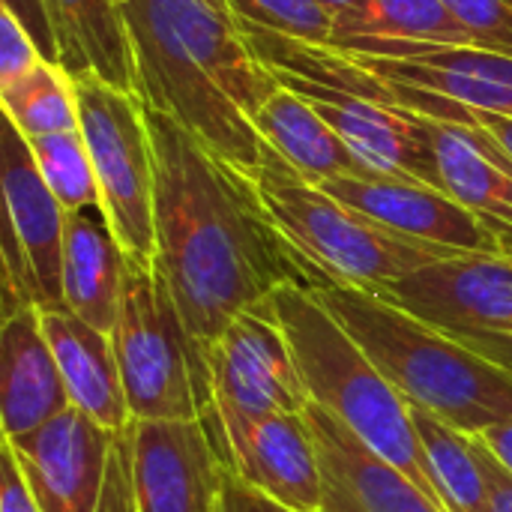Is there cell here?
<instances>
[{
	"label": "cell",
	"instance_id": "obj_29",
	"mask_svg": "<svg viewBox=\"0 0 512 512\" xmlns=\"http://www.w3.org/2000/svg\"><path fill=\"white\" fill-rule=\"evenodd\" d=\"M474 45L512 54V0H441Z\"/></svg>",
	"mask_w": 512,
	"mask_h": 512
},
{
	"label": "cell",
	"instance_id": "obj_28",
	"mask_svg": "<svg viewBox=\"0 0 512 512\" xmlns=\"http://www.w3.org/2000/svg\"><path fill=\"white\" fill-rule=\"evenodd\" d=\"M228 9L252 27L312 45H330L336 12L321 0H228Z\"/></svg>",
	"mask_w": 512,
	"mask_h": 512
},
{
	"label": "cell",
	"instance_id": "obj_19",
	"mask_svg": "<svg viewBox=\"0 0 512 512\" xmlns=\"http://www.w3.org/2000/svg\"><path fill=\"white\" fill-rule=\"evenodd\" d=\"M39 321L72 408L108 432H126L132 414L111 336L90 327L66 306H39Z\"/></svg>",
	"mask_w": 512,
	"mask_h": 512
},
{
	"label": "cell",
	"instance_id": "obj_15",
	"mask_svg": "<svg viewBox=\"0 0 512 512\" xmlns=\"http://www.w3.org/2000/svg\"><path fill=\"white\" fill-rule=\"evenodd\" d=\"M228 468L297 512H321L324 471L303 414H276L222 438Z\"/></svg>",
	"mask_w": 512,
	"mask_h": 512
},
{
	"label": "cell",
	"instance_id": "obj_21",
	"mask_svg": "<svg viewBox=\"0 0 512 512\" xmlns=\"http://www.w3.org/2000/svg\"><path fill=\"white\" fill-rule=\"evenodd\" d=\"M441 189L512 246V159L477 123L432 120Z\"/></svg>",
	"mask_w": 512,
	"mask_h": 512
},
{
	"label": "cell",
	"instance_id": "obj_22",
	"mask_svg": "<svg viewBox=\"0 0 512 512\" xmlns=\"http://www.w3.org/2000/svg\"><path fill=\"white\" fill-rule=\"evenodd\" d=\"M474 45L441 0H357L333 24L330 48L348 57H405L426 48Z\"/></svg>",
	"mask_w": 512,
	"mask_h": 512
},
{
	"label": "cell",
	"instance_id": "obj_27",
	"mask_svg": "<svg viewBox=\"0 0 512 512\" xmlns=\"http://www.w3.org/2000/svg\"><path fill=\"white\" fill-rule=\"evenodd\" d=\"M27 144H30V153L36 159L42 180L48 183V189L54 192V198L63 204L66 213L102 204L96 171H93L90 150H87L81 129L27 138Z\"/></svg>",
	"mask_w": 512,
	"mask_h": 512
},
{
	"label": "cell",
	"instance_id": "obj_40",
	"mask_svg": "<svg viewBox=\"0 0 512 512\" xmlns=\"http://www.w3.org/2000/svg\"><path fill=\"white\" fill-rule=\"evenodd\" d=\"M225 3H228V0H225Z\"/></svg>",
	"mask_w": 512,
	"mask_h": 512
},
{
	"label": "cell",
	"instance_id": "obj_20",
	"mask_svg": "<svg viewBox=\"0 0 512 512\" xmlns=\"http://www.w3.org/2000/svg\"><path fill=\"white\" fill-rule=\"evenodd\" d=\"M129 276V255L120 246L102 204L66 213L63 234V306L90 327L111 336Z\"/></svg>",
	"mask_w": 512,
	"mask_h": 512
},
{
	"label": "cell",
	"instance_id": "obj_31",
	"mask_svg": "<svg viewBox=\"0 0 512 512\" xmlns=\"http://www.w3.org/2000/svg\"><path fill=\"white\" fill-rule=\"evenodd\" d=\"M0 9H6L9 15L18 18V24L33 36V42L39 45V51H42L45 60L60 63L57 39H54V27H51L48 3L45 0H0Z\"/></svg>",
	"mask_w": 512,
	"mask_h": 512
},
{
	"label": "cell",
	"instance_id": "obj_12",
	"mask_svg": "<svg viewBox=\"0 0 512 512\" xmlns=\"http://www.w3.org/2000/svg\"><path fill=\"white\" fill-rule=\"evenodd\" d=\"M117 432L69 408L21 438H3L42 512H99Z\"/></svg>",
	"mask_w": 512,
	"mask_h": 512
},
{
	"label": "cell",
	"instance_id": "obj_1",
	"mask_svg": "<svg viewBox=\"0 0 512 512\" xmlns=\"http://www.w3.org/2000/svg\"><path fill=\"white\" fill-rule=\"evenodd\" d=\"M144 117L156 165L153 264L207 363V351L240 312L282 285L321 282L279 234L249 174L168 114L144 105Z\"/></svg>",
	"mask_w": 512,
	"mask_h": 512
},
{
	"label": "cell",
	"instance_id": "obj_34",
	"mask_svg": "<svg viewBox=\"0 0 512 512\" xmlns=\"http://www.w3.org/2000/svg\"><path fill=\"white\" fill-rule=\"evenodd\" d=\"M0 512H42L6 444L0 447Z\"/></svg>",
	"mask_w": 512,
	"mask_h": 512
},
{
	"label": "cell",
	"instance_id": "obj_16",
	"mask_svg": "<svg viewBox=\"0 0 512 512\" xmlns=\"http://www.w3.org/2000/svg\"><path fill=\"white\" fill-rule=\"evenodd\" d=\"M0 189H3V225L24 249L42 306H63V234L66 210L42 180L27 138L3 117L0 141Z\"/></svg>",
	"mask_w": 512,
	"mask_h": 512
},
{
	"label": "cell",
	"instance_id": "obj_7",
	"mask_svg": "<svg viewBox=\"0 0 512 512\" xmlns=\"http://www.w3.org/2000/svg\"><path fill=\"white\" fill-rule=\"evenodd\" d=\"M132 420H213L207 363L192 345L153 261L129 258L111 330Z\"/></svg>",
	"mask_w": 512,
	"mask_h": 512
},
{
	"label": "cell",
	"instance_id": "obj_38",
	"mask_svg": "<svg viewBox=\"0 0 512 512\" xmlns=\"http://www.w3.org/2000/svg\"><path fill=\"white\" fill-rule=\"evenodd\" d=\"M321 3H324V6H327V9H333V12H336V15H339V12H342V9H348V6H354V3H357V0H321Z\"/></svg>",
	"mask_w": 512,
	"mask_h": 512
},
{
	"label": "cell",
	"instance_id": "obj_23",
	"mask_svg": "<svg viewBox=\"0 0 512 512\" xmlns=\"http://www.w3.org/2000/svg\"><path fill=\"white\" fill-rule=\"evenodd\" d=\"M57 39L60 66L72 78L96 75L138 96L132 36L123 0H45Z\"/></svg>",
	"mask_w": 512,
	"mask_h": 512
},
{
	"label": "cell",
	"instance_id": "obj_37",
	"mask_svg": "<svg viewBox=\"0 0 512 512\" xmlns=\"http://www.w3.org/2000/svg\"><path fill=\"white\" fill-rule=\"evenodd\" d=\"M474 123L483 126L512 159V117H498V114H474Z\"/></svg>",
	"mask_w": 512,
	"mask_h": 512
},
{
	"label": "cell",
	"instance_id": "obj_5",
	"mask_svg": "<svg viewBox=\"0 0 512 512\" xmlns=\"http://www.w3.org/2000/svg\"><path fill=\"white\" fill-rule=\"evenodd\" d=\"M270 306L297 357L309 402L336 417L375 456L411 477L441 501L411 417V405L381 375L354 336L324 309L306 285H282ZM444 504V501H441Z\"/></svg>",
	"mask_w": 512,
	"mask_h": 512
},
{
	"label": "cell",
	"instance_id": "obj_24",
	"mask_svg": "<svg viewBox=\"0 0 512 512\" xmlns=\"http://www.w3.org/2000/svg\"><path fill=\"white\" fill-rule=\"evenodd\" d=\"M261 138L288 159V165L309 183L321 186L333 177L369 174L348 144L336 135V129L297 93L282 84L264 102L255 117Z\"/></svg>",
	"mask_w": 512,
	"mask_h": 512
},
{
	"label": "cell",
	"instance_id": "obj_18",
	"mask_svg": "<svg viewBox=\"0 0 512 512\" xmlns=\"http://www.w3.org/2000/svg\"><path fill=\"white\" fill-rule=\"evenodd\" d=\"M69 393L45 339L39 306L0 321V423L3 438H21L69 411Z\"/></svg>",
	"mask_w": 512,
	"mask_h": 512
},
{
	"label": "cell",
	"instance_id": "obj_33",
	"mask_svg": "<svg viewBox=\"0 0 512 512\" xmlns=\"http://www.w3.org/2000/svg\"><path fill=\"white\" fill-rule=\"evenodd\" d=\"M99 512H135L132 483H129V438H126V432H120L114 441L105 498H102V510Z\"/></svg>",
	"mask_w": 512,
	"mask_h": 512
},
{
	"label": "cell",
	"instance_id": "obj_17",
	"mask_svg": "<svg viewBox=\"0 0 512 512\" xmlns=\"http://www.w3.org/2000/svg\"><path fill=\"white\" fill-rule=\"evenodd\" d=\"M360 66L384 81L417 87L444 96L474 114L512 117V54L480 48V45H450L426 48L405 57H354Z\"/></svg>",
	"mask_w": 512,
	"mask_h": 512
},
{
	"label": "cell",
	"instance_id": "obj_14",
	"mask_svg": "<svg viewBox=\"0 0 512 512\" xmlns=\"http://www.w3.org/2000/svg\"><path fill=\"white\" fill-rule=\"evenodd\" d=\"M306 423L324 471L321 512H447L438 498L375 456L318 405L306 408Z\"/></svg>",
	"mask_w": 512,
	"mask_h": 512
},
{
	"label": "cell",
	"instance_id": "obj_4",
	"mask_svg": "<svg viewBox=\"0 0 512 512\" xmlns=\"http://www.w3.org/2000/svg\"><path fill=\"white\" fill-rule=\"evenodd\" d=\"M243 30L270 75L306 99L369 174L405 177L441 189L432 117L405 111L393 84L330 45L300 42L252 24H243Z\"/></svg>",
	"mask_w": 512,
	"mask_h": 512
},
{
	"label": "cell",
	"instance_id": "obj_30",
	"mask_svg": "<svg viewBox=\"0 0 512 512\" xmlns=\"http://www.w3.org/2000/svg\"><path fill=\"white\" fill-rule=\"evenodd\" d=\"M42 60L45 57L33 36L18 24L15 15L0 9V87H9L12 81L24 78Z\"/></svg>",
	"mask_w": 512,
	"mask_h": 512
},
{
	"label": "cell",
	"instance_id": "obj_25",
	"mask_svg": "<svg viewBox=\"0 0 512 512\" xmlns=\"http://www.w3.org/2000/svg\"><path fill=\"white\" fill-rule=\"evenodd\" d=\"M411 417L429 462L432 483L447 512L489 510V468L483 441L477 435L459 432L417 405H411Z\"/></svg>",
	"mask_w": 512,
	"mask_h": 512
},
{
	"label": "cell",
	"instance_id": "obj_9",
	"mask_svg": "<svg viewBox=\"0 0 512 512\" xmlns=\"http://www.w3.org/2000/svg\"><path fill=\"white\" fill-rule=\"evenodd\" d=\"M213 420L225 435L276 414H303L312 402L270 297L240 312L207 351Z\"/></svg>",
	"mask_w": 512,
	"mask_h": 512
},
{
	"label": "cell",
	"instance_id": "obj_6",
	"mask_svg": "<svg viewBox=\"0 0 512 512\" xmlns=\"http://www.w3.org/2000/svg\"><path fill=\"white\" fill-rule=\"evenodd\" d=\"M252 180L279 234L318 276V288L351 285L378 294L432 261L459 255L402 237L336 201L321 186L303 180L267 141Z\"/></svg>",
	"mask_w": 512,
	"mask_h": 512
},
{
	"label": "cell",
	"instance_id": "obj_2",
	"mask_svg": "<svg viewBox=\"0 0 512 512\" xmlns=\"http://www.w3.org/2000/svg\"><path fill=\"white\" fill-rule=\"evenodd\" d=\"M123 15L138 99L252 177L264 150L255 117L279 81L240 18L225 0H123Z\"/></svg>",
	"mask_w": 512,
	"mask_h": 512
},
{
	"label": "cell",
	"instance_id": "obj_32",
	"mask_svg": "<svg viewBox=\"0 0 512 512\" xmlns=\"http://www.w3.org/2000/svg\"><path fill=\"white\" fill-rule=\"evenodd\" d=\"M216 512H297L285 504H279L276 498L264 495L261 489L249 486L246 480H240L228 465L222 474V495H219V507Z\"/></svg>",
	"mask_w": 512,
	"mask_h": 512
},
{
	"label": "cell",
	"instance_id": "obj_13",
	"mask_svg": "<svg viewBox=\"0 0 512 512\" xmlns=\"http://www.w3.org/2000/svg\"><path fill=\"white\" fill-rule=\"evenodd\" d=\"M321 189L402 237L459 255H504L501 237L435 186L405 177L351 174L324 180Z\"/></svg>",
	"mask_w": 512,
	"mask_h": 512
},
{
	"label": "cell",
	"instance_id": "obj_10",
	"mask_svg": "<svg viewBox=\"0 0 512 512\" xmlns=\"http://www.w3.org/2000/svg\"><path fill=\"white\" fill-rule=\"evenodd\" d=\"M512 372V261L507 255H453L378 291Z\"/></svg>",
	"mask_w": 512,
	"mask_h": 512
},
{
	"label": "cell",
	"instance_id": "obj_36",
	"mask_svg": "<svg viewBox=\"0 0 512 512\" xmlns=\"http://www.w3.org/2000/svg\"><path fill=\"white\" fill-rule=\"evenodd\" d=\"M477 438L486 444V450L512 474V423H501V426H495V429H489V432H483Z\"/></svg>",
	"mask_w": 512,
	"mask_h": 512
},
{
	"label": "cell",
	"instance_id": "obj_3",
	"mask_svg": "<svg viewBox=\"0 0 512 512\" xmlns=\"http://www.w3.org/2000/svg\"><path fill=\"white\" fill-rule=\"evenodd\" d=\"M312 294L354 336L408 405L435 414L465 435H483L512 423L510 369L375 291L324 285L312 288Z\"/></svg>",
	"mask_w": 512,
	"mask_h": 512
},
{
	"label": "cell",
	"instance_id": "obj_35",
	"mask_svg": "<svg viewBox=\"0 0 512 512\" xmlns=\"http://www.w3.org/2000/svg\"><path fill=\"white\" fill-rule=\"evenodd\" d=\"M486 468H489V510L486 512H512V474L489 450H486Z\"/></svg>",
	"mask_w": 512,
	"mask_h": 512
},
{
	"label": "cell",
	"instance_id": "obj_11",
	"mask_svg": "<svg viewBox=\"0 0 512 512\" xmlns=\"http://www.w3.org/2000/svg\"><path fill=\"white\" fill-rule=\"evenodd\" d=\"M129 483L135 512H216L225 453L210 420H132Z\"/></svg>",
	"mask_w": 512,
	"mask_h": 512
},
{
	"label": "cell",
	"instance_id": "obj_26",
	"mask_svg": "<svg viewBox=\"0 0 512 512\" xmlns=\"http://www.w3.org/2000/svg\"><path fill=\"white\" fill-rule=\"evenodd\" d=\"M3 117L24 138L78 129V93L72 75L51 60H42L24 78L0 87Z\"/></svg>",
	"mask_w": 512,
	"mask_h": 512
},
{
	"label": "cell",
	"instance_id": "obj_39",
	"mask_svg": "<svg viewBox=\"0 0 512 512\" xmlns=\"http://www.w3.org/2000/svg\"><path fill=\"white\" fill-rule=\"evenodd\" d=\"M504 255H507V258L512 261V246H507V249H504Z\"/></svg>",
	"mask_w": 512,
	"mask_h": 512
},
{
	"label": "cell",
	"instance_id": "obj_8",
	"mask_svg": "<svg viewBox=\"0 0 512 512\" xmlns=\"http://www.w3.org/2000/svg\"><path fill=\"white\" fill-rule=\"evenodd\" d=\"M78 93V129L87 141L99 183L102 210L135 261H153V141L138 96L105 84L96 75L72 78Z\"/></svg>",
	"mask_w": 512,
	"mask_h": 512
}]
</instances>
